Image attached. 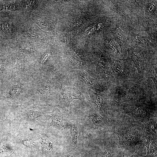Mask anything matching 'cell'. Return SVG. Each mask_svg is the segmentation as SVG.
<instances>
[{
    "label": "cell",
    "mask_w": 157,
    "mask_h": 157,
    "mask_svg": "<svg viewBox=\"0 0 157 157\" xmlns=\"http://www.w3.org/2000/svg\"><path fill=\"white\" fill-rule=\"evenodd\" d=\"M1 65L0 64V68H1Z\"/></svg>",
    "instance_id": "cell-26"
},
{
    "label": "cell",
    "mask_w": 157,
    "mask_h": 157,
    "mask_svg": "<svg viewBox=\"0 0 157 157\" xmlns=\"http://www.w3.org/2000/svg\"><path fill=\"white\" fill-rule=\"evenodd\" d=\"M51 125L59 130L64 135L67 134L64 126V115L58 108L54 109L51 112Z\"/></svg>",
    "instance_id": "cell-7"
},
{
    "label": "cell",
    "mask_w": 157,
    "mask_h": 157,
    "mask_svg": "<svg viewBox=\"0 0 157 157\" xmlns=\"http://www.w3.org/2000/svg\"><path fill=\"white\" fill-rule=\"evenodd\" d=\"M79 80L83 84L87 86L100 90L101 87L92 78L84 72H80L78 74Z\"/></svg>",
    "instance_id": "cell-10"
},
{
    "label": "cell",
    "mask_w": 157,
    "mask_h": 157,
    "mask_svg": "<svg viewBox=\"0 0 157 157\" xmlns=\"http://www.w3.org/2000/svg\"><path fill=\"white\" fill-rule=\"evenodd\" d=\"M105 43L107 48L111 52L115 54H120L119 51L112 40H107L105 41Z\"/></svg>",
    "instance_id": "cell-17"
},
{
    "label": "cell",
    "mask_w": 157,
    "mask_h": 157,
    "mask_svg": "<svg viewBox=\"0 0 157 157\" xmlns=\"http://www.w3.org/2000/svg\"><path fill=\"white\" fill-rule=\"evenodd\" d=\"M134 41L136 43L140 45L148 46L151 43V39L147 36H144L138 34L133 35Z\"/></svg>",
    "instance_id": "cell-14"
},
{
    "label": "cell",
    "mask_w": 157,
    "mask_h": 157,
    "mask_svg": "<svg viewBox=\"0 0 157 157\" xmlns=\"http://www.w3.org/2000/svg\"><path fill=\"white\" fill-rule=\"evenodd\" d=\"M61 94L64 105L68 108L71 103L74 99L83 101L84 95L78 87L72 85H64L62 87Z\"/></svg>",
    "instance_id": "cell-5"
},
{
    "label": "cell",
    "mask_w": 157,
    "mask_h": 157,
    "mask_svg": "<svg viewBox=\"0 0 157 157\" xmlns=\"http://www.w3.org/2000/svg\"><path fill=\"white\" fill-rule=\"evenodd\" d=\"M146 130L144 124L131 117L112 120L111 131L117 136L118 148L125 156H130L135 153Z\"/></svg>",
    "instance_id": "cell-1"
},
{
    "label": "cell",
    "mask_w": 157,
    "mask_h": 157,
    "mask_svg": "<svg viewBox=\"0 0 157 157\" xmlns=\"http://www.w3.org/2000/svg\"><path fill=\"white\" fill-rule=\"evenodd\" d=\"M50 90V87L48 86H44L40 88V91L42 94L48 93Z\"/></svg>",
    "instance_id": "cell-21"
},
{
    "label": "cell",
    "mask_w": 157,
    "mask_h": 157,
    "mask_svg": "<svg viewBox=\"0 0 157 157\" xmlns=\"http://www.w3.org/2000/svg\"><path fill=\"white\" fill-rule=\"evenodd\" d=\"M27 114L28 117L30 119H33L35 117V113L34 111L32 110L29 111Z\"/></svg>",
    "instance_id": "cell-23"
},
{
    "label": "cell",
    "mask_w": 157,
    "mask_h": 157,
    "mask_svg": "<svg viewBox=\"0 0 157 157\" xmlns=\"http://www.w3.org/2000/svg\"><path fill=\"white\" fill-rule=\"evenodd\" d=\"M151 78L153 80L154 85H155V88L156 90H157V76L156 74H154L152 77H151Z\"/></svg>",
    "instance_id": "cell-24"
},
{
    "label": "cell",
    "mask_w": 157,
    "mask_h": 157,
    "mask_svg": "<svg viewBox=\"0 0 157 157\" xmlns=\"http://www.w3.org/2000/svg\"><path fill=\"white\" fill-rule=\"evenodd\" d=\"M139 144L138 148L136 149V150L135 153L131 156L126 157L125 156L124 154L121 157H144L143 155V150L144 146L142 143H140Z\"/></svg>",
    "instance_id": "cell-18"
},
{
    "label": "cell",
    "mask_w": 157,
    "mask_h": 157,
    "mask_svg": "<svg viewBox=\"0 0 157 157\" xmlns=\"http://www.w3.org/2000/svg\"><path fill=\"white\" fill-rule=\"evenodd\" d=\"M139 92L137 87H133L118 93L116 96L115 102L117 104L129 101L135 98Z\"/></svg>",
    "instance_id": "cell-8"
},
{
    "label": "cell",
    "mask_w": 157,
    "mask_h": 157,
    "mask_svg": "<svg viewBox=\"0 0 157 157\" xmlns=\"http://www.w3.org/2000/svg\"><path fill=\"white\" fill-rule=\"evenodd\" d=\"M114 36L121 47H123L124 35L123 31L120 28H117L114 31Z\"/></svg>",
    "instance_id": "cell-16"
},
{
    "label": "cell",
    "mask_w": 157,
    "mask_h": 157,
    "mask_svg": "<svg viewBox=\"0 0 157 157\" xmlns=\"http://www.w3.org/2000/svg\"><path fill=\"white\" fill-rule=\"evenodd\" d=\"M87 91L90 97V100L96 112L105 119L111 120L108 117V109L110 101L107 97L88 89Z\"/></svg>",
    "instance_id": "cell-4"
},
{
    "label": "cell",
    "mask_w": 157,
    "mask_h": 157,
    "mask_svg": "<svg viewBox=\"0 0 157 157\" xmlns=\"http://www.w3.org/2000/svg\"><path fill=\"white\" fill-rule=\"evenodd\" d=\"M130 56L138 72L139 73H140L141 72V66L139 54L137 52H133L131 54Z\"/></svg>",
    "instance_id": "cell-15"
},
{
    "label": "cell",
    "mask_w": 157,
    "mask_h": 157,
    "mask_svg": "<svg viewBox=\"0 0 157 157\" xmlns=\"http://www.w3.org/2000/svg\"><path fill=\"white\" fill-rule=\"evenodd\" d=\"M22 143L26 147L34 149L36 147L35 143L32 139L29 138H24L22 141Z\"/></svg>",
    "instance_id": "cell-19"
},
{
    "label": "cell",
    "mask_w": 157,
    "mask_h": 157,
    "mask_svg": "<svg viewBox=\"0 0 157 157\" xmlns=\"http://www.w3.org/2000/svg\"><path fill=\"white\" fill-rule=\"evenodd\" d=\"M19 89L17 87L13 88L12 90L10 91V95L11 97H14L18 93L19 91Z\"/></svg>",
    "instance_id": "cell-22"
},
{
    "label": "cell",
    "mask_w": 157,
    "mask_h": 157,
    "mask_svg": "<svg viewBox=\"0 0 157 157\" xmlns=\"http://www.w3.org/2000/svg\"><path fill=\"white\" fill-rule=\"evenodd\" d=\"M41 147L42 152L44 154L53 153L55 147L53 142L48 137L43 136L41 138Z\"/></svg>",
    "instance_id": "cell-11"
},
{
    "label": "cell",
    "mask_w": 157,
    "mask_h": 157,
    "mask_svg": "<svg viewBox=\"0 0 157 157\" xmlns=\"http://www.w3.org/2000/svg\"><path fill=\"white\" fill-rule=\"evenodd\" d=\"M49 56L48 53H45L43 56L41 60V63L42 64L46 60Z\"/></svg>",
    "instance_id": "cell-25"
},
{
    "label": "cell",
    "mask_w": 157,
    "mask_h": 157,
    "mask_svg": "<svg viewBox=\"0 0 157 157\" xmlns=\"http://www.w3.org/2000/svg\"><path fill=\"white\" fill-rule=\"evenodd\" d=\"M123 154L118 144L111 137L106 138L102 144L92 149L88 157H121Z\"/></svg>",
    "instance_id": "cell-2"
},
{
    "label": "cell",
    "mask_w": 157,
    "mask_h": 157,
    "mask_svg": "<svg viewBox=\"0 0 157 157\" xmlns=\"http://www.w3.org/2000/svg\"><path fill=\"white\" fill-rule=\"evenodd\" d=\"M150 108L145 105H135L124 108L122 113L145 125L149 121L157 119L151 114Z\"/></svg>",
    "instance_id": "cell-3"
},
{
    "label": "cell",
    "mask_w": 157,
    "mask_h": 157,
    "mask_svg": "<svg viewBox=\"0 0 157 157\" xmlns=\"http://www.w3.org/2000/svg\"><path fill=\"white\" fill-rule=\"evenodd\" d=\"M112 70L115 74L119 78H122L125 75V70L121 62L113 60L111 63Z\"/></svg>",
    "instance_id": "cell-12"
},
{
    "label": "cell",
    "mask_w": 157,
    "mask_h": 157,
    "mask_svg": "<svg viewBox=\"0 0 157 157\" xmlns=\"http://www.w3.org/2000/svg\"><path fill=\"white\" fill-rule=\"evenodd\" d=\"M70 126L72 142L74 147L77 149L79 145L80 138L79 126L78 123L75 122L71 123Z\"/></svg>",
    "instance_id": "cell-9"
},
{
    "label": "cell",
    "mask_w": 157,
    "mask_h": 157,
    "mask_svg": "<svg viewBox=\"0 0 157 157\" xmlns=\"http://www.w3.org/2000/svg\"><path fill=\"white\" fill-rule=\"evenodd\" d=\"M97 65L99 71L105 80L108 81L110 80V74L105 60L102 58L99 59Z\"/></svg>",
    "instance_id": "cell-13"
},
{
    "label": "cell",
    "mask_w": 157,
    "mask_h": 157,
    "mask_svg": "<svg viewBox=\"0 0 157 157\" xmlns=\"http://www.w3.org/2000/svg\"><path fill=\"white\" fill-rule=\"evenodd\" d=\"M157 135L146 130L142 139L141 143L147 147V152L144 157H157Z\"/></svg>",
    "instance_id": "cell-6"
},
{
    "label": "cell",
    "mask_w": 157,
    "mask_h": 157,
    "mask_svg": "<svg viewBox=\"0 0 157 157\" xmlns=\"http://www.w3.org/2000/svg\"><path fill=\"white\" fill-rule=\"evenodd\" d=\"M156 8V4L154 3H151L148 4L147 6L146 13L147 15L148 16H150L155 8Z\"/></svg>",
    "instance_id": "cell-20"
}]
</instances>
